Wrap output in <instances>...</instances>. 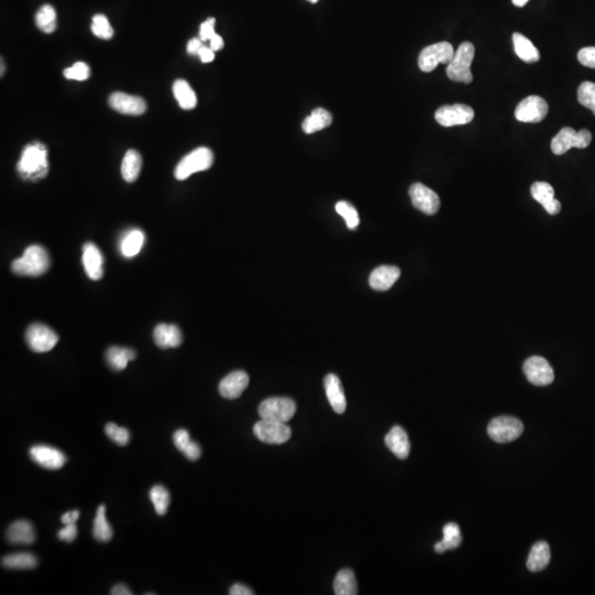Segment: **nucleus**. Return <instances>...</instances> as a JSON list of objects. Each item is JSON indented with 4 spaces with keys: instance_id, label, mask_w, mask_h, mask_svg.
<instances>
[{
    "instance_id": "obj_6",
    "label": "nucleus",
    "mask_w": 595,
    "mask_h": 595,
    "mask_svg": "<svg viewBox=\"0 0 595 595\" xmlns=\"http://www.w3.org/2000/svg\"><path fill=\"white\" fill-rule=\"evenodd\" d=\"M296 411L294 400L287 397H272L260 403L258 413L264 420L287 423Z\"/></svg>"
},
{
    "instance_id": "obj_45",
    "label": "nucleus",
    "mask_w": 595,
    "mask_h": 595,
    "mask_svg": "<svg viewBox=\"0 0 595 595\" xmlns=\"http://www.w3.org/2000/svg\"><path fill=\"white\" fill-rule=\"evenodd\" d=\"M191 441L192 440L190 438V433L185 429H179L173 435V443L179 451H185V447L191 443Z\"/></svg>"
},
{
    "instance_id": "obj_28",
    "label": "nucleus",
    "mask_w": 595,
    "mask_h": 595,
    "mask_svg": "<svg viewBox=\"0 0 595 595\" xmlns=\"http://www.w3.org/2000/svg\"><path fill=\"white\" fill-rule=\"evenodd\" d=\"M173 94H175L177 104L183 110H193L197 106V95H195V90L190 86L187 81H175V84H173Z\"/></svg>"
},
{
    "instance_id": "obj_54",
    "label": "nucleus",
    "mask_w": 595,
    "mask_h": 595,
    "mask_svg": "<svg viewBox=\"0 0 595 595\" xmlns=\"http://www.w3.org/2000/svg\"><path fill=\"white\" fill-rule=\"evenodd\" d=\"M528 1L529 0H513V4L516 7H524Z\"/></svg>"
},
{
    "instance_id": "obj_14",
    "label": "nucleus",
    "mask_w": 595,
    "mask_h": 595,
    "mask_svg": "<svg viewBox=\"0 0 595 595\" xmlns=\"http://www.w3.org/2000/svg\"><path fill=\"white\" fill-rule=\"evenodd\" d=\"M409 195H410L413 207L423 213L427 215H435L439 211L440 205H441L439 195L423 183H415L411 185L409 189Z\"/></svg>"
},
{
    "instance_id": "obj_30",
    "label": "nucleus",
    "mask_w": 595,
    "mask_h": 595,
    "mask_svg": "<svg viewBox=\"0 0 595 595\" xmlns=\"http://www.w3.org/2000/svg\"><path fill=\"white\" fill-rule=\"evenodd\" d=\"M136 358V353L130 348L113 346L106 352V360L108 365L115 371H123L126 368L130 361Z\"/></svg>"
},
{
    "instance_id": "obj_9",
    "label": "nucleus",
    "mask_w": 595,
    "mask_h": 595,
    "mask_svg": "<svg viewBox=\"0 0 595 595\" xmlns=\"http://www.w3.org/2000/svg\"><path fill=\"white\" fill-rule=\"evenodd\" d=\"M254 433L262 443L282 445L291 437V429L287 423L262 419L254 425Z\"/></svg>"
},
{
    "instance_id": "obj_26",
    "label": "nucleus",
    "mask_w": 595,
    "mask_h": 595,
    "mask_svg": "<svg viewBox=\"0 0 595 595\" xmlns=\"http://www.w3.org/2000/svg\"><path fill=\"white\" fill-rule=\"evenodd\" d=\"M514 49L520 60L526 63H536L539 61L540 54L532 41L519 32L513 34Z\"/></svg>"
},
{
    "instance_id": "obj_48",
    "label": "nucleus",
    "mask_w": 595,
    "mask_h": 595,
    "mask_svg": "<svg viewBox=\"0 0 595 595\" xmlns=\"http://www.w3.org/2000/svg\"><path fill=\"white\" fill-rule=\"evenodd\" d=\"M203 46H205V44H203V41L200 38H195V39L190 40L187 46V53L191 54V56H199L200 51H201Z\"/></svg>"
},
{
    "instance_id": "obj_35",
    "label": "nucleus",
    "mask_w": 595,
    "mask_h": 595,
    "mask_svg": "<svg viewBox=\"0 0 595 595\" xmlns=\"http://www.w3.org/2000/svg\"><path fill=\"white\" fill-rule=\"evenodd\" d=\"M93 534H94L95 539L100 542H110L113 537V529L110 524L106 519V508L104 505H100L96 512L95 516L94 527H93Z\"/></svg>"
},
{
    "instance_id": "obj_23",
    "label": "nucleus",
    "mask_w": 595,
    "mask_h": 595,
    "mask_svg": "<svg viewBox=\"0 0 595 595\" xmlns=\"http://www.w3.org/2000/svg\"><path fill=\"white\" fill-rule=\"evenodd\" d=\"M385 443L398 459H407L409 453H410V443H409L408 435H407L406 431L403 430V428L399 427V425H395L389 431L388 435L385 438Z\"/></svg>"
},
{
    "instance_id": "obj_10",
    "label": "nucleus",
    "mask_w": 595,
    "mask_h": 595,
    "mask_svg": "<svg viewBox=\"0 0 595 595\" xmlns=\"http://www.w3.org/2000/svg\"><path fill=\"white\" fill-rule=\"evenodd\" d=\"M26 341L30 350L36 353H46L51 351L58 344V336L49 326L36 324L28 328Z\"/></svg>"
},
{
    "instance_id": "obj_44",
    "label": "nucleus",
    "mask_w": 595,
    "mask_h": 595,
    "mask_svg": "<svg viewBox=\"0 0 595 595\" xmlns=\"http://www.w3.org/2000/svg\"><path fill=\"white\" fill-rule=\"evenodd\" d=\"M214 27H215V19L214 18H209V19L205 20L200 27V39L203 42L209 41L217 34Z\"/></svg>"
},
{
    "instance_id": "obj_43",
    "label": "nucleus",
    "mask_w": 595,
    "mask_h": 595,
    "mask_svg": "<svg viewBox=\"0 0 595 595\" xmlns=\"http://www.w3.org/2000/svg\"><path fill=\"white\" fill-rule=\"evenodd\" d=\"M578 60L586 68H595V46H586L579 51Z\"/></svg>"
},
{
    "instance_id": "obj_38",
    "label": "nucleus",
    "mask_w": 595,
    "mask_h": 595,
    "mask_svg": "<svg viewBox=\"0 0 595 595\" xmlns=\"http://www.w3.org/2000/svg\"><path fill=\"white\" fill-rule=\"evenodd\" d=\"M336 212L340 214L341 217L346 222L348 229H355L357 226L360 225V217L357 213L356 209L350 205L348 202L340 201L336 205Z\"/></svg>"
},
{
    "instance_id": "obj_11",
    "label": "nucleus",
    "mask_w": 595,
    "mask_h": 595,
    "mask_svg": "<svg viewBox=\"0 0 595 595\" xmlns=\"http://www.w3.org/2000/svg\"><path fill=\"white\" fill-rule=\"evenodd\" d=\"M435 118L438 124L443 127L460 126L473 120L474 110L467 105H445L435 112Z\"/></svg>"
},
{
    "instance_id": "obj_3",
    "label": "nucleus",
    "mask_w": 595,
    "mask_h": 595,
    "mask_svg": "<svg viewBox=\"0 0 595 595\" xmlns=\"http://www.w3.org/2000/svg\"><path fill=\"white\" fill-rule=\"evenodd\" d=\"M475 56V48L471 42H463L455 52V56L447 66V78L455 82L470 84L473 81L471 64Z\"/></svg>"
},
{
    "instance_id": "obj_51",
    "label": "nucleus",
    "mask_w": 595,
    "mask_h": 595,
    "mask_svg": "<svg viewBox=\"0 0 595 595\" xmlns=\"http://www.w3.org/2000/svg\"><path fill=\"white\" fill-rule=\"evenodd\" d=\"M199 56L203 63H209V62L214 60V51L211 48H207V46H205L202 48L201 51H200Z\"/></svg>"
},
{
    "instance_id": "obj_55",
    "label": "nucleus",
    "mask_w": 595,
    "mask_h": 595,
    "mask_svg": "<svg viewBox=\"0 0 595 595\" xmlns=\"http://www.w3.org/2000/svg\"><path fill=\"white\" fill-rule=\"evenodd\" d=\"M309 1H310V3L316 4L318 3L319 0H309Z\"/></svg>"
},
{
    "instance_id": "obj_16",
    "label": "nucleus",
    "mask_w": 595,
    "mask_h": 595,
    "mask_svg": "<svg viewBox=\"0 0 595 595\" xmlns=\"http://www.w3.org/2000/svg\"><path fill=\"white\" fill-rule=\"evenodd\" d=\"M30 457L40 467L48 470H58L66 463L63 452L49 445H34L30 449Z\"/></svg>"
},
{
    "instance_id": "obj_50",
    "label": "nucleus",
    "mask_w": 595,
    "mask_h": 595,
    "mask_svg": "<svg viewBox=\"0 0 595 595\" xmlns=\"http://www.w3.org/2000/svg\"><path fill=\"white\" fill-rule=\"evenodd\" d=\"M78 518H80V512L78 510H72V512H66L61 517L62 524L68 525V524H76Z\"/></svg>"
},
{
    "instance_id": "obj_21",
    "label": "nucleus",
    "mask_w": 595,
    "mask_h": 595,
    "mask_svg": "<svg viewBox=\"0 0 595 595\" xmlns=\"http://www.w3.org/2000/svg\"><path fill=\"white\" fill-rule=\"evenodd\" d=\"M153 340L160 348H179L182 344V333L175 324H158L153 331Z\"/></svg>"
},
{
    "instance_id": "obj_39",
    "label": "nucleus",
    "mask_w": 595,
    "mask_h": 595,
    "mask_svg": "<svg viewBox=\"0 0 595 595\" xmlns=\"http://www.w3.org/2000/svg\"><path fill=\"white\" fill-rule=\"evenodd\" d=\"M92 32L100 39L110 40L114 36V30L104 15H95L92 20Z\"/></svg>"
},
{
    "instance_id": "obj_40",
    "label": "nucleus",
    "mask_w": 595,
    "mask_h": 595,
    "mask_svg": "<svg viewBox=\"0 0 595 595\" xmlns=\"http://www.w3.org/2000/svg\"><path fill=\"white\" fill-rule=\"evenodd\" d=\"M578 100L582 106L592 110L595 115V84L592 82H583L578 90Z\"/></svg>"
},
{
    "instance_id": "obj_4",
    "label": "nucleus",
    "mask_w": 595,
    "mask_h": 595,
    "mask_svg": "<svg viewBox=\"0 0 595 595\" xmlns=\"http://www.w3.org/2000/svg\"><path fill=\"white\" fill-rule=\"evenodd\" d=\"M213 152L207 147L195 149L185 157L175 168V175L177 180H185L193 173L205 171L213 165Z\"/></svg>"
},
{
    "instance_id": "obj_31",
    "label": "nucleus",
    "mask_w": 595,
    "mask_h": 595,
    "mask_svg": "<svg viewBox=\"0 0 595 595\" xmlns=\"http://www.w3.org/2000/svg\"><path fill=\"white\" fill-rule=\"evenodd\" d=\"M4 568L13 570H29L37 566L38 559L30 552H18V554H8L1 559Z\"/></svg>"
},
{
    "instance_id": "obj_41",
    "label": "nucleus",
    "mask_w": 595,
    "mask_h": 595,
    "mask_svg": "<svg viewBox=\"0 0 595 595\" xmlns=\"http://www.w3.org/2000/svg\"><path fill=\"white\" fill-rule=\"evenodd\" d=\"M105 433L116 445H122V447L126 445L129 443V439H130V433L126 428L119 427L114 423H107L106 427H105Z\"/></svg>"
},
{
    "instance_id": "obj_8",
    "label": "nucleus",
    "mask_w": 595,
    "mask_h": 595,
    "mask_svg": "<svg viewBox=\"0 0 595 595\" xmlns=\"http://www.w3.org/2000/svg\"><path fill=\"white\" fill-rule=\"evenodd\" d=\"M455 56V49L449 42H439L427 46L419 54L418 66L425 73L433 72L440 63L449 64Z\"/></svg>"
},
{
    "instance_id": "obj_7",
    "label": "nucleus",
    "mask_w": 595,
    "mask_h": 595,
    "mask_svg": "<svg viewBox=\"0 0 595 595\" xmlns=\"http://www.w3.org/2000/svg\"><path fill=\"white\" fill-rule=\"evenodd\" d=\"M592 134L588 129L576 132L574 128L564 127L552 141V150L557 156L564 155L571 148L584 149L591 144Z\"/></svg>"
},
{
    "instance_id": "obj_53",
    "label": "nucleus",
    "mask_w": 595,
    "mask_h": 595,
    "mask_svg": "<svg viewBox=\"0 0 595 595\" xmlns=\"http://www.w3.org/2000/svg\"><path fill=\"white\" fill-rule=\"evenodd\" d=\"M113 595H132V591L129 590L128 586L125 584H117L112 589Z\"/></svg>"
},
{
    "instance_id": "obj_15",
    "label": "nucleus",
    "mask_w": 595,
    "mask_h": 595,
    "mask_svg": "<svg viewBox=\"0 0 595 595\" xmlns=\"http://www.w3.org/2000/svg\"><path fill=\"white\" fill-rule=\"evenodd\" d=\"M113 110L124 115L139 116L147 110V103L144 98L123 92H115L108 98Z\"/></svg>"
},
{
    "instance_id": "obj_33",
    "label": "nucleus",
    "mask_w": 595,
    "mask_h": 595,
    "mask_svg": "<svg viewBox=\"0 0 595 595\" xmlns=\"http://www.w3.org/2000/svg\"><path fill=\"white\" fill-rule=\"evenodd\" d=\"M333 586L336 595H356L358 593L356 578L350 569H343L336 574Z\"/></svg>"
},
{
    "instance_id": "obj_37",
    "label": "nucleus",
    "mask_w": 595,
    "mask_h": 595,
    "mask_svg": "<svg viewBox=\"0 0 595 595\" xmlns=\"http://www.w3.org/2000/svg\"><path fill=\"white\" fill-rule=\"evenodd\" d=\"M151 503L155 506L157 514L160 516L165 515L170 505V494L168 490L163 485H155L149 493Z\"/></svg>"
},
{
    "instance_id": "obj_29",
    "label": "nucleus",
    "mask_w": 595,
    "mask_h": 595,
    "mask_svg": "<svg viewBox=\"0 0 595 595\" xmlns=\"http://www.w3.org/2000/svg\"><path fill=\"white\" fill-rule=\"evenodd\" d=\"M461 542L459 525L455 522H449L443 527V539L435 544V552L437 554H445L447 550L457 549Z\"/></svg>"
},
{
    "instance_id": "obj_20",
    "label": "nucleus",
    "mask_w": 595,
    "mask_h": 595,
    "mask_svg": "<svg viewBox=\"0 0 595 595\" xmlns=\"http://www.w3.org/2000/svg\"><path fill=\"white\" fill-rule=\"evenodd\" d=\"M400 277V269L395 266H381L373 270L370 286L376 291H387Z\"/></svg>"
},
{
    "instance_id": "obj_18",
    "label": "nucleus",
    "mask_w": 595,
    "mask_h": 595,
    "mask_svg": "<svg viewBox=\"0 0 595 595\" xmlns=\"http://www.w3.org/2000/svg\"><path fill=\"white\" fill-rule=\"evenodd\" d=\"M83 266L86 275L92 280H100L104 275V259L96 245L88 243L83 246Z\"/></svg>"
},
{
    "instance_id": "obj_49",
    "label": "nucleus",
    "mask_w": 595,
    "mask_h": 595,
    "mask_svg": "<svg viewBox=\"0 0 595 595\" xmlns=\"http://www.w3.org/2000/svg\"><path fill=\"white\" fill-rule=\"evenodd\" d=\"M229 594L231 595H254L255 592H254L252 589L247 588V586H244V584H241V583H236L232 586L231 590H229Z\"/></svg>"
},
{
    "instance_id": "obj_25",
    "label": "nucleus",
    "mask_w": 595,
    "mask_h": 595,
    "mask_svg": "<svg viewBox=\"0 0 595 595\" xmlns=\"http://www.w3.org/2000/svg\"><path fill=\"white\" fill-rule=\"evenodd\" d=\"M552 559L549 544L539 542L532 547L527 559V568L532 572H540L549 564Z\"/></svg>"
},
{
    "instance_id": "obj_47",
    "label": "nucleus",
    "mask_w": 595,
    "mask_h": 595,
    "mask_svg": "<svg viewBox=\"0 0 595 595\" xmlns=\"http://www.w3.org/2000/svg\"><path fill=\"white\" fill-rule=\"evenodd\" d=\"M182 453L187 457V459L191 460V461H197L202 455L201 447L195 441H191V443L185 447Z\"/></svg>"
},
{
    "instance_id": "obj_46",
    "label": "nucleus",
    "mask_w": 595,
    "mask_h": 595,
    "mask_svg": "<svg viewBox=\"0 0 595 595\" xmlns=\"http://www.w3.org/2000/svg\"><path fill=\"white\" fill-rule=\"evenodd\" d=\"M76 536H78V527H76V524H68V525L64 526V528H62L58 534V538L62 542H72L76 540Z\"/></svg>"
},
{
    "instance_id": "obj_5",
    "label": "nucleus",
    "mask_w": 595,
    "mask_h": 595,
    "mask_svg": "<svg viewBox=\"0 0 595 595\" xmlns=\"http://www.w3.org/2000/svg\"><path fill=\"white\" fill-rule=\"evenodd\" d=\"M524 433V425L512 415L496 417L487 427V433L497 443H509L517 440Z\"/></svg>"
},
{
    "instance_id": "obj_2",
    "label": "nucleus",
    "mask_w": 595,
    "mask_h": 595,
    "mask_svg": "<svg viewBox=\"0 0 595 595\" xmlns=\"http://www.w3.org/2000/svg\"><path fill=\"white\" fill-rule=\"evenodd\" d=\"M11 268L17 275L39 277L50 268L49 254L42 246H29L22 257L14 260Z\"/></svg>"
},
{
    "instance_id": "obj_19",
    "label": "nucleus",
    "mask_w": 595,
    "mask_h": 595,
    "mask_svg": "<svg viewBox=\"0 0 595 595\" xmlns=\"http://www.w3.org/2000/svg\"><path fill=\"white\" fill-rule=\"evenodd\" d=\"M530 193L550 215H557L562 211V203L554 199V190L549 183L534 182L530 187Z\"/></svg>"
},
{
    "instance_id": "obj_24",
    "label": "nucleus",
    "mask_w": 595,
    "mask_h": 595,
    "mask_svg": "<svg viewBox=\"0 0 595 595\" xmlns=\"http://www.w3.org/2000/svg\"><path fill=\"white\" fill-rule=\"evenodd\" d=\"M7 539L13 544H31L36 540L33 526L28 520L21 519L14 522L8 528Z\"/></svg>"
},
{
    "instance_id": "obj_13",
    "label": "nucleus",
    "mask_w": 595,
    "mask_h": 595,
    "mask_svg": "<svg viewBox=\"0 0 595 595\" xmlns=\"http://www.w3.org/2000/svg\"><path fill=\"white\" fill-rule=\"evenodd\" d=\"M548 110L549 107L544 98L532 95L522 100L516 107L515 117L519 122L536 124L546 118Z\"/></svg>"
},
{
    "instance_id": "obj_42",
    "label": "nucleus",
    "mask_w": 595,
    "mask_h": 595,
    "mask_svg": "<svg viewBox=\"0 0 595 595\" xmlns=\"http://www.w3.org/2000/svg\"><path fill=\"white\" fill-rule=\"evenodd\" d=\"M90 71L84 62H76L71 68L64 70V76L68 80L86 81L90 76Z\"/></svg>"
},
{
    "instance_id": "obj_22",
    "label": "nucleus",
    "mask_w": 595,
    "mask_h": 595,
    "mask_svg": "<svg viewBox=\"0 0 595 595\" xmlns=\"http://www.w3.org/2000/svg\"><path fill=\"white\" fill-rule=\"evenodd\" d=\"M326 397L336 413H344L346 410V398L343 390L342 383L336 375L328 374L324 378Z\"/></svg>"
},
{
    "instance_id": "obj_32",
    "label": "nucleus",
    "mask_w": 595,
    "mask_h": 595,
    "mask_svg": "<svg viewBox=\"0 0 595 595\" xmlns=\"http://www.w3.org/2000/svg\"><path fill=\"white\" fill-rule=\"evenodd\" d=\"M143 160L141 156L136 150H128L123 159L122 175L126 182L132 183L138 179L140 175Z\"/></svg>"
},
{
    "instance_id": "obj_27",
    "label": "nucleus",
    "mask_w": 595,
    "mask_h": 595,
    "mask_svg": "<svg viewBox=\"0 0 595 595\" xmlns=\"http://www.w3.org/2000/svg\"><path fill=\"white\" fill-rule=\"evenodd\" d=\"M332 115L324 108H316L312 110L310 116L306 117L302 123V129L306 134H314L320 132L332 124Z\"/></svg>"
},
{
    "instance_id": "obj_17",
    "label": "nucleus",
    "mask_w": 595,
    "mask_h": 595,
    "mask_svg": "<svg viewBox=\"0 0 595 595\" xmlns=\"http://www.w3.org/2000/svg\"><path fill=\"white\" fill-rule=\"evenodd\" d=\"M249 384V376L243 371H235L224 377L219 383V390L222 397L226 399H236L241 397Z\"/></svg>"
},
{
    "instance_id": "obj_12",
    "label": "nucleus",
    "mask_w": 595,
    "mask_h": 595,
    "mask_svg": "<svg viewBox=\"0 0 595 595\" xmlns=\"http://www.w3.org/2000/svg\"><path fill=\"white\" fill-rule=\"evenodd\" d=\"M526 378L536 386H548L554 379L552 365L542 356H532L524 363L522 367Z\"/></svg>"
},
{
    "instance_id": "obj_36",
    "label": "nucleus",
    "mask_w": 595,
    "mask_h": 595,
    "mask_svg": "<svg viewBox=\"0 0 595 595\" xmlns=\"http://www.w3.org/2000/svg\"><path fill=\"white\" fill-rule=\"evenodd\" d=\"M37 27L46 33H52L56 29V9L51 5H44L36 15Z\"/></svg>"
},
{
    "instance_id": "obj_1",
    "label": "nucleus",
    "mask_w": 595,
    "mask_h": 595,
    "mask_svg": "<svg viewBox=\"0 0 595 595\" xmlns=\"http://www.w3.org/2000/svg\"><path fill=\"white\" fill-rule=\"evenodd\" d=\"M17 170L22 179L29 181L41 180L49 172L48 150L40 143H32L22 151Z\"/></svg>"
},
{
    "instance_id": "obj_52",
    "label": "nucleus",
    "mask_w": 595,
    "mask_h": 595,
    "mask_svg": "<svg viewBox=\"0 0 595 595\" xmlns=\"http://www.w3.org/2000/svg\"><path fill=\"white\" fill-rule=\"evenodd\" d=\"M224 46V41L222 39L221 36L219 34H215L211 40H209V48L213 50L214 52L219 51Z\"/></svg>"
},
{
    "instance_id": "obj_34",
    "label": "nucleus",
    "mask_w": 595,
    "mask_h": 595,
    "mask_svg": "<svg viewBox=\"0 0 595 595\" xmlns=\"http://www.w3.org/2000/svg\"><path fill=\"white\" fill-rule=\"evenodd\" d=\"M145 234L140 229H133L128 232L123 238L120 244V251L127 258H132L138 255L141 247L144 245Z\"/></svg>"
}]
</instances>
